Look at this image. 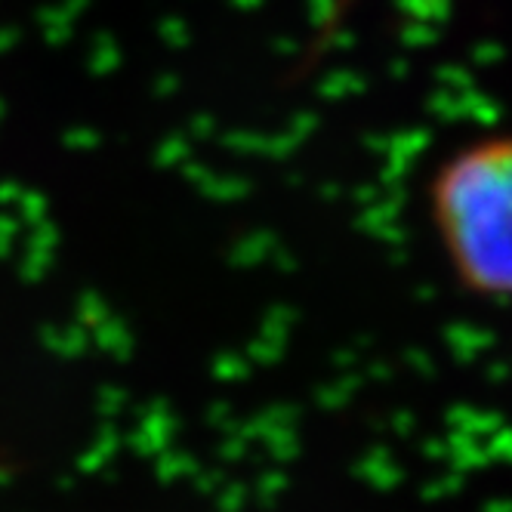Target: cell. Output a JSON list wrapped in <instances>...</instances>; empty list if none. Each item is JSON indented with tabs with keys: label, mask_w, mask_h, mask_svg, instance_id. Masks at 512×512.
<instances>
[{
	"label": "cell",
	"mask_w": 512,
	"mask_h": 512,
	"mask_svg": "<svg viewBox=\"0 0 512 512\" xmlns=\"http://www.w3.org/2000/svg\"><path fill=\"white\" fill-rule=\"evenodd\" d=\"M429 223L466 294L512 300V133L472 139L435 167Z\"/></svg>",
	"instance_id": "6da1fadb"
}]
</instances>
